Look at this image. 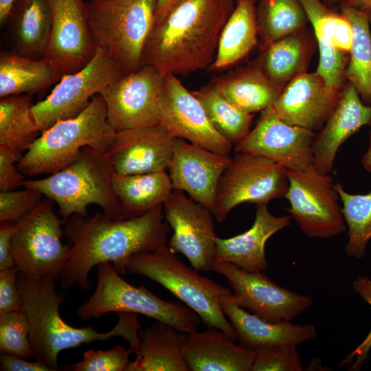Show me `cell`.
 <instances>
[{
	"label": "cell",
	"mask_w": 371,
	"mask_h": 371,
	"mask_svg": "<svg viewBox=\"0 0 371 371\" xmlns=\"http://www.w3.org/2000/svg\"><path fill=\"white\" fill-rule=\"evenodd\" d=\"M163 205L135 218L115 219L103 212L92 216L74 214L64 221L63 234L70 243L68 260L60 276L67 289L90 286L88 276L100 264L111 263L121 275L135 254L153 251L168 245L170 227Z\"/></svg>",
	"instance_id": "cell-1"
},
{
	"label": "cell",
	"mask_w": 371,
	"mask_h": 371,
	"mask_svg": "<svg viewBox=\"0 0 371 371\" xmlns=\"http://www.w3.org/2000/svg\"><path fill=\"white\" fill-rule=\"evenodd\" d=\"M231 12L222 0H180L155 16L143 66L163 75H185L210 67Z\"/></svg>",
	"instance_id": "cell-2"
},
{
	"label": "cell",
	"mask_w": 371,
	"mask_h": 371,
	"mask_svg": "<svg viewBox=\"0 0 371 371\" xmlns=\"http://www.w3.org/2000/svg\"><path fill=\"white\" fill-rule=\"evenodd\" d=\"M54 277L29 278L19 274L17 286L22 300V309L30 325V340L35 361L52 371L58 370L59 353L66 349L80 347L83 344L107 341L122 337L132 352L139 348V331L142 329L137 314L119 313L118 322L108 332L100 333L91 326L74 327L61 317L59 308L65 295L58 293Z\"/></svg>",
	"instance_id": "cell-3"
},
{
	"label": "cell",
	"mask_w": 371,
	"mask_h": 371,
	"mask_svg": "<svg viewBox=\"0 0 371 371\" xmlns=\"http://www.w3.org/2000/svg\"><path fill=\"white\" fill-rule=\"evenodd\" d=\"M116 133L108 120L104 100L98 94L78 115L41 132L17 163L18 169L25 176L51 175L71 164L87 146L109 154Z\"/></svg>",
	"instance_id": "cell-4"
},
{
	"label": "cell",
	"mask_w": 371,
	"mask_h": 371,
	"mask_svg": "<svg viewBox=\"0 0 371 371\" xmlns=\"http://www.w3.org/2000/svg\"><path fill=\"white\" fill-rule=\"evenodd\" d=\"M113 173L109 154L87 146L67 167L43 179L25 180L23 187L36 190L56 203L63 221L74 214L89 216L87 207L92 204L108 216L122 219L112 187Z\"/></svg>",
	"instance_id": "cell-5"
},
{
	"label": "cell",
	"mask_w": 371,
	"mask_h": 371,
	"mask_svg": "<svg viewBox=\"0 0 371 371\" xmlns=\"http://www.w3.org/2000/svg\"><path fill=\"white\" fill-rule=\"evenodd\" d=\"M126 268L130 273L159 283L196 313L207 327L218 328L237 341L219 304L220 297L232 291L188 267L168 245L131 256Z\"/></svg>",
	"instance_id": "cell-6"
},
{
	"label": "cell",
	"mask_w": 371,
	"mask_h": 371,
	"mask_svg": "<svg viewBox=\"0 0 371 371\" xmlns=\"http://www.w3.org/2000/svg\"><path fill=\"white\" fill-rule=\"evenodd\" d=\"M86 7L97 45L106 49L122 74L142 67L157 1L89 0Z\"/></svg>",
	"instance_id": "cell-7"
},
{
	"label": "cell",
	"mask_w": 371,
	"mask_h": 371,
	"mask_svg": "<svg viewBox=\"0 0 371 371\" xmlns=\"http://www.w3.org/2000/svg\"><path fill=\"white\" fill-rule=\"evenodd\" d=\"M120 275L111 263L98 265L96 288L77 311L81 319L111 312L131 313L169 324L179 332L198 330L200 317L182 302L161 299L142 285L137 287L128 283Z\"/></svg>",
	"instance_id": "cell-8"
},
{
	"label": "cell",
	"mask_w": 371,
	"mask_h": 371,
	"mask_svg": "<svg viewBox=\"0 0 371 371\" xmlns=\"http://www.w3.org/2000/svg\"><path fill=\"white\" fill-rule=\"evenodd\" d=\"M54 203L43 199L17 222L11 252L21 275L58 278L67 264L70 246L62 243L64 221L56 214Z\"/></svg>",
	"instance_id": "cell-9"
},
{
	"label": "cell",
	"mask_w": 371,
	"mask_h": 371,
	"mask_svg": "<svg viewBox=\"0 0 371 371\" xmlns=\"http://www.w3.org/2000/svg\"><path fill=\"white\" fill-rule=\"evenodd\" d=\"M288 187L283 166L262 156L236 153L219 180L214 215L223 222L240 204H268L284 198Z\"/></svg>",
	"instance_id": "cell-10"
},
{
	"label": "cell",
	"mask_w": 371,
	"mask_h": 371,
	"mask_svg": "<svg viewBox=\"0 0 371 371\" xmlns=\"http://www.w3.org/2000/svg\"><path fill=\"white\" fill-rule=\"evenodd\" d=\"M122 76L106 49L98 45L93 58L86 66L63 75L51 93L32 106V114L41 133L60 120L78 115L95 95Z\"/></svg>",
	"instance_id": "cell-11"
},
{
	"label": "cell",
	"mask_w": 371,
	"mask_h": 371,
	"mask_svg": "<svg viewBox=\"0 0 371 371\" xmlns=\"http://www.w3.org/2000/svg\"><path fill=\"white\" fill-rule=\"evenodd\" d=\"M287 178L289 187L284 198L290 207L285 210L306 235L326 238L347 229L330 174L313 166L303 171L287 170Z\"/></svg>",
	"instance_id": "cell-12"
},
{
	"label": "cell",
	"mask_w": 371,
	"mask_h": 371,
	"mask_svg": "<svg viewBox=\"0 0 371 371\" xmlns=\"http://www.w3.org/2000/svg\"><path fill=\"white\" fill-rule=\"evenodd\" d=\"M214 271L227 281L231 299L269 322L291 321L313 304L310 297L283 288L263 272H249L226 262L216 261Z\"/></svg>",
	"instance_id": "cell-13"
},
{
	"label": "cell",
	"mask_w": 371,
	"mask_h": 371,
	"mask_svg": "<svg viewBox=\"0 0 371 371\" xmlns=\"http://www.w3.org/2000/svg\"><path fill=\"white\" fill-rule=\"evenodd\" d=\"M164 76L152 67L122 76L100 94L116 132L159 124Z\"/></svg>",
	"instance_id": "cell-14"
},
{
	"label": "cell",
	"mask_w": 371,
	"mask_h": 371,
	"mask_svg": "<svg viewBox=\"0 0 371 371\" xmlns=\"http://www.w3.org/2000/svg\"><path fill=\"white\" fill-rule=\"evenodd\" d=\"M163 209L165 220L173 231L168 247L185 256L195 270L212 271L216 261L213 213L175 189Z\"/></svg>",
	"instance_id": "cell-15"
},
{
	"label": "cell",
	"mask_w": 371,
	"mask_h": 371,
	"mask_svg": "<svg viewBox=\"0 0 371 371\" xmlns=\"http://www.w3.org/2000/svg\"><path fill=\"white\" fill-rule=\"evenodd\" d=\"M52 14L47 63L63 75L76 72L93 58L98 45L83 0H47Z\"/></svg>",
	"instance_id": "cell-16"
},
{
	"label": "cell",
	"mask_w": 371,
	"mask_h": 371,
	"mask_svg": "<svg viewBox=\"0 0 371 371\" xmlns=\"http://www.w3.org/2000/svg\"><path fill=\"white\" fill-rule=\"evenodd\" d=\"M159 124L175 137L214 153L229 155L233 147L213 127L199 100L175 74L164 76Z\"/></svg>",
	"instance_id": "cell-17"
},
{
	"label": "cell",
	"mask_w": 371,
	"mask_h": 371,
	"mask_svg": "<svg viewBox=\"0 0 371 371\" xmlns=\"http://www.w3.org/2000/svg\"><path fill=\"white\" fill-rule=\"evenodd\" d=\"M315 134L262 111L256 126L234 145V150L265 157L287 170H306L314 166L312 144Z\"/></svg>",
	"instance_id": "cell-18"
},
{
	"label": "cell",
	"mask_w": 371,
	"mask_h": 371,
	"mask_svg": "<svg viewBox=\"0 0 371 371\" xmlns=\"http://www.w3.org/2000/svg\"><path fill=\"white\" fill-rule=\"evenodd\" d=\"M231 159L229 155L176 137L168 168L172 188L186 192L214 214L218 184Z\"/></svg>",
	"instance_id": "cell-19"
},
{
	"label": "cell",
	"mask_w": 371,
	"mask_h": 371,
	"mask_svg": "<svg viewBox=\"0 0 371 371\" xmlns=\"http://www.w3.org/2000/svg\"><path fill=\"white\" fill-rule=\"evenodd\" d=\"M341 93L328 87L317 71H306L291 81L276 102L263 111L315 132L323 127L335 109Z\"/></svg>",
	"instance_id": "cell-20"
},
{
	"label": "cell",
	"mask_w": 371,
	"mask_h": 371,
	"mask_svg": "<svg viewBox=\"0 0 371 371\" xmlns=\"http://www.w3.org/2000/svg\"><path fill=\"white\" fill-rule=\"evenodd\" d=\"M313 27L319 60L316 71L327 85L341 91L353 40L352 25L341 12L330 10L322 0H299Z\"/></svg>",
	"instance_id": "cell-21"
},
{
	"label": "cell",
	"mask_w": 371,
	"mask_h": 371,
	"mask_svg": "<svg viewBox=\"0 0 371 371\" xmlns=\"http://www.w3.org/2000/svg\"><path fill=\"white\" fill-rule=\"evenodd\" d=\"M175 138L160 124L117 132L109 153L113 172L136 175L166 171Z\"/></svg>",
	"instance_id": "cell-22"
},
{
	"label": "cell",
	"mask_w": 371,
	"mask_h": 371,
	"mask_svg": "<svg viewBox=\"0 0 371 371\" xmlns=\"http://www.w3.org/2000/svg\"><path fill=\"white\" fill-rule=\"evenodd\" d=\"M371 123V106L365 104L355 87H344L335 109L313 139L314 167L330 174L341 145L361 127Z\"/></svg>",
	"instance_id": "cell-23"
},
{
	"label": "cell",
	"mask_w": 371,
	"mask_h": 371,
	"mask_svg": "<svg viewBox=\"0 0 371 371\" xmlns=\"http://www.w3.org/2000/svg\"><path fill=\"white\" fill-rule=\"evenodd\" d=\"M230 295L219 298L221 308L229 321L243 348L257 352L274 346H295L317 335L311 324H294L291 321L269 322L238 306Z\"/></svg>",
	"instance_id": "cell-24"
},
{
	"label": "cell",
	"mask_w": 371,
	"mask_h": 371,
	"mask_svg": "<svg viewBox=\"0 0 371 371\" xmlns=\"http://www.w3.org/2000/svg\"><path fill=\"white\" fill-rule=\"evenodd\" d=\"M291 215L276 216L267 204L257 205L252 226L229 238H215L216 260L231 263L249 272H265L268 267L265 247L267 240L291 223Z\"/></svg>",
	"instance_id": "cell-25"
},
{
	"label": "cell",
	"mask_w": 371,
	"mask_h": 371,
	"mask_svg": "<svg viewBox=\"0 0 371 371\" xmlns=\"http://www.w3.org/2000/svg\"><path fill=\"white\" fill-rule=\"evenodd\" d=\"M181 340L190 371H251L255 352L218 328L182 333Z\"/></svg>",
	"instance_id": "cell-26"
},
{
	"label": "cell",
	"mask_w": 371,
	"mask_h": 371,
	"mask_svg": "<svg viewBox=\"0 0 371 371\" xmlns=\"http://www.w3.org/2000/svg\"><path fill=\"white\" fill-rule=\"evenodd\" d=\"M111 182L124 218L139 217L163 205L173 190L166 171L136 175L113 172Z\"/></svg>",
	"instance_id": "cell-27"
},
{
	"label": "cell",
	"mask_w": 371,
	"mask_h": 371,
	"mask_svg": "<svg viewBox=\"0 0 371 371\" xmlns=\"http://www.w3.org/2000/svg\"><path fill=\"white\" fill-rule=\"evenodd\" d=\"M178 332L159 321L140 329L136 358L131 361L127 371H190Z\"/></svg>",
	"instance_id": "cell-28"
},
{
	"label": "cell",
	"mask_w": 371,
	"mask_h": 371,
	"mask_svg": "<svg viewBox=\"0 0 371 371\" xmlns=\"http://www.w3.org/2000/svg\"><path fill=\"white\" fill-rule=\"evenodd\" d=\"M212 84L237 108L252 114L271 107L282 91L256 63L218 77Z\"/></svg>",
	"instance_id": "cell-29"
},
{
	"label": "cell",
	"mask_w": 371,
	"mask_h": 371,
	"mask_svg": "<svg viewBox=\"0 0 371 371\" xmlns=\"http://www.w3.org/2000/svg\"><path fill=\"white\" fill-rule=\"evenodd\" d=\"M11 23L17 54L43 58L47 51L52 27L47 0H16L8 21Z\"/></svg>",
	"instance_id": "cell-30"
},
{
	"label": "cell",
	"mask_w": 371,
	"mask_h": 371,
	"mask_svg": "<svg viewBox=\"0 0 371 371\" xmlns=\"http://www.w3.org/2000/svg\"><path fill=\"white\" fill-rule=\"evenodd\" d=\"M255 0H237L220 34L216 55L209 67L225 69L243 58L258 45Z\"/></svg>",
	"instance_id": "cell-31"
},
{
	"label": "cell",
	"mask_w": 371,
	"mask_h": 371,
	"mask_svg": "<svg viewBox=\"0 0 371 371\" xmlns=\"http://www.w3.org/2000/svg\"><path fill=\"white\" fill-rule=\"evenodd\" d=\"M311 44L302 32L282 37L263 49L256 64L276 86L283 89L306 72Z\"/></svg>",
	"instance_id": "cell-32"
},
{
	"label": "cell",
	"mask_w": 371,
	"mask_h": 371,
	"mask_svg": "<svg viewBox=\"0 0 371 371\" xmlns=\"http://www.w3.org/2000/svg\"><path fill=\"white\" fill-rule=\"evenodd\" d=\"M63 75L43 58L0 54V98L30 93L58 82Z\"/></svg>",
	"instance_id": "cell-33"
},
{
	"label": "cell",
	"mask_w": 371,
	"mask_h": 371,
	"mask_svg": "<svg viewBox=\"0 0 371 371\" xmlns=\"http://www.w3.org/2000/svg\"><path fill=\"white\" fill-rule=\"evenodd\" d=\"M340 8L350 21L353 40L345 77L357 89L362 102L371 106V32L369 13L340 3Z\"/></svg>",
	"instance_id": "cell-34"
},
{
	"label": "cell",
	"mask_w": 371,
	"mask_h": 371,
	"mask_svg": "<svg viewBox=\"0 0 371 371\" xmlns=\"http://www.w3.org/2000/svg\"><path fill=\"white\" fill-rule=\"evenodd\" d=\"M0 146L25 153L40 135L29 94L0 98Z\"/></svg>",
	"instance_id": "cell-35"
},
{
	"label": "cell",
	"mask_w": 371,
	"mask_h": 371,
	"mask_svg": "<svg viewBox=\"0 0 371 371\" xmlns=\"http://www.w3.org/2000/svg\"><path fill=\"white\" fill-rule=\"evenodd\" d=\"M258 1V45L262 50L282 37L302 32L308 21L299 0Z\"/></svg>",
	"instance_id": "cell-36"
},
{
	"label": "cell",
	"mask_w": 371,
	"mask_h": 371,
	"mask_svg": "<svg viewBox=\"0 0 371 371\" xmlns=\"http://www.w3.org/2000/svg\"><path fill=\"white\" fill-rule=\"evenodd\" d=\"M203 106L213 127L232 145L250 131L254 114L243 111L225 99L212 84L192 91Z\"/></svg>",
	"instance_id": "cell-37"
},
{
	"label": "cell",
	"mask_w": 371,
	"mask_h": 371,
	"mask_svg": "<svg viewBox=\"0 0 371 371\" xmlns=\"http://www.w3.org/2000/svg\"><path fill=\"white\" fill-rule=\"evenodd\" d=\"M334 187L342 203L341 213L348 229L345 251L350 257L362 258L371 239V190L365 194H354L339 182Z\"/></svg>",
	"instance_id": "cell-38"
},
{
	"label": "cell",
	"mask_w": 371,
	"mask_h": 371,
	"mask_svg": "<svg viewBox=\"0 0 371 371\" xmlns=\"http://www.w3.org/2000/svg\"><path fill=\"white\" fill-rule=\"evenodd\" d=\"M0 350L26 359L34 357L30 325L23 309L0 315Z\"/></svg>",
	"instance_id": "cell-39"
},
{
	"label": "cell",
	"mask_w": 371,
	"mask_h": 371,
	"mask_svg": "<svg viewBox=\"0 0 371 371\" xmlns=\"http://www.w3.org/2000/svg\"><path fill=\"white\" fill-rule=\"evenodd\" d=\"M132 350L115 345L106 350H86L82 359L74 364L65 366L71 371H127L131 363Z\"/></svg>",
	"instance_id": "cell-40"
},
{
	"label": "cell",
	"mask_w": 371,
	"mask_h": 371,
	"mask_svg": "<svg viewBox=\"0 0 371 371\" xmlns=\"http://www.w3.org/2000/svg\"><path fill=\"white\" fill-rule=\"evenodd\" d=\"M251 371H302L303 366L295 346H274L254 352Z\"/></svg>",
	"instance_id": "cell-41"
},
{
	"label": "cell",
	"mask_w": 371,
	"mask_h": 371,
	"mask_svg": "<svg viewBox=\"0 0 371 371\" xmlns=\"http://www.w3.org/2000/svg\"><path fill=\"white\" fill-rule=\"evenodd\" d=\"M43 197L40 192L27 188L0 192V222H19L33 211Z\"/></svg>",
	"instance_id": "cell-42"
},
{
	"label": "cell",
	"mask_w": 371,
	"mask_h": 371,
	"mask_svg": "<svg viewBox=\"0 0 371 371\" xmlns=\"http://www.w3.org/2000/svg\"><path fill=\"white\" fill-rule=\"evenodd\" d=\"M352 289L371 306V279L359 276L352 282ZM371 348V330L364 340L340 363L341 367L349 366L348 370H360L368 359Z\"/></svg>",
	"instance_id": "cell-43"
},
{
	"label": "cell",
	"mask_w": 371,
	"mask_h": 371,
	"mask_svg": "<svg viewBox=\"0 0 371 371\" xmlns=\"http://www.w3.org/2000/svg\"><path fill=\"white\" fill-rule=\"evenodd\" d=\"M21 157V153L0 146V192L17 190L23 186L25 175L17 167Z\"/></svg>",
	"instance_id": "cell-44"
},
{
	"label": "cell",
	"mask_w": 371,
	"mask_h": 371,
	"mask_svg": "<svg viewBox=\"0 0 371 371\" xmlns=\"http://www.w3.org/2000/svg\"><path fill=\"white\" fill-rule=\"evenodd\" d=\"M19 270L14 267L0 269V315L22 310L17 286Z\"/></svg>",
	"instance_id": "cell-45"
},
{
	"label": "cell",
	"mask_w": 371,
	"mask_h": 371,
	"mask_svg": "<svg viewBox=\"0 0 371 371\" xmlns=\"http://www.w3.org/2000/svg\"><path fill=\"white\" fill-rule=\"evenodd\" d=\"M17 222L3 221L0 224V269L15 267L11 252L12 241Z\"/></svg>",
	"instance_id": "cell-46"
},
{
	"label": "cell",
	"mask_w": 371,
	"mask_h": 371,
	"mask_svg": "<svg viewBox=\"0 0 371 371\" xmlns=\"http://www.w3.org/2000/svg\"><path fill=\"white\" fill-rule=\"evenodd\" d=\"M0 368L1 371H52L36 361H29L25 358L10 354L1 356Z\"/></svg>",
	"instance_id": "cell-47"
},
{
	"label": "cell",
	"mask_w": 371,
	"mask_h": 371,
	"mask_svg": "<svg viewBox=\"0 0 371 371\" xmlns=\"http://www.w3.org/2000/svg\"><path fill=\"white\" fill-rule=\"evenodd\" d=\"M16 0H0V24L8 23Z\"/></svg>",
	"instance_id": "cell-48"
},
{
	"label": "cell",
	"mask_w": 371,
	"mask_h": 371,
	"mask_svg": "<svg viewBox=\"0 0 371 371\" xmlns=\"http://www.w3.org/2000/svg\"><path fill=\"white\" fill-rule=\"evenodd\" d=\"M340 3L368 13L371 11V0H341Z\"/></svg>",
	"instance_id": "cell-49"
},
{
	"label": "cell",
	"mask_w": 371,
	"mask_h": 371,
	"mask_svg": "<svg viewBox=\"0 0 371 371\" xmlns=\"http://www.w3.org/2000/svg\"><path fill=\"white\" fill-rule=\"evenodd\" d=\"M157 8L156 16H159L164 14L172 6L177 3L180 0H157Z\"/></svg>",
	"instance_id": "cell-50"
},
{
	"label": "cell",
	"mask_w": 371,
	"mask_h": 371,
	"mask_svg": "<svg viewBox=\"0 0 371 371\" xmlns=\"http://www.w3.org/2000/svg\"><path fill=\"white\" fill-rule=\"evenodd\" d=\"M363 167L370 173H371V131L370 133V143L368 148L362 158Z\"/></svg>",
	"instance_id": "cell-51"
},
{
	"label": "cell",
	"mask_w": 371,
	"mask_h": 371,
	"mask_svg": "<svg viewBox=\"0 0 371 371\" xmlns=\"http://www.w3.org/2000/svg\"><path fill=\"white\" fill-rule=\"evenodd\" d=\"M225 5L232 12L234 9V0H222Z\"/></svg>",
	"instance_id": "cell-52"
},
{
	"label": "cell",
	"mask_w": 371,
	"mask_h": 371,
	"mask_svg": "<svg viewBox=\"0 0 371 371\" xmlns=\"http://www.w3.org/2000/svg\"><path fill=\"white\" fill-rule=\"evenodd\" d=\"M328 3H336L338 1H341V0H326Z\"/></svg>",
	"instance_id": "cell-53"
},
{
	"label": "cell",
	"mask_w": 371,
	"mask_h": 371,
	"mask_svg": "<svg viewBox=\"0 0 371 371\" xmlns=\"http://www.w3.org/2000/svg\"><path fill=\"white\" fill-rule=\"evenodd\" d=\"M369 16H370V24H371V12L369 13Z\"/></svg>",
	"instance_id": "cell-54"
},
{
	"label": "cell",
	"mask_w": 371,
	"mask_h": 371,
	"mask_svg": "<svg viewBox=\"0 0 371 371\" xmlns=\"http://www.w3.org/2000/svg\"><path fill=\"white\" fill-rule=\"evenodd\" d=\"M255 1H258V0H255Z\"/></svg>",
	"instance_id": "cell-55"
},
{
	"label": "cell",
	"mask_w": 371,
	"mask_h": 371,
	"mask_svg": "<svg viewBox=\"0 0 371 371\" xmlns=\"http://www.w3.org/2000/svg\"><path fill=\"white\" fill-rule=\"evenodd\" d=\"M371 12V11H370Z\"/></svg>",
	"instance_id": "cell-56"
}]
</instances>
